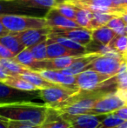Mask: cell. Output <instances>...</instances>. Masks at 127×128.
Segmentation results:
<instances>
[{"instance_id":"1","label":"cell","mask_w":127,"mask_h":128,"mask_svg":"<svg viewBox=\"0 0 127 128\" xmlns=\"http://www.w3.org/2000/svg\"><path fill=\"white\" fill-rule=\"evenodd\" d=\"M50 107L45 104L31 101H19L0 104V120L18 121L41 126L45 122Z\"/></svg>"},{"instance_id":"2","label":"cell","mask_w":127,"mask_h":128,"mask_svg":"<svg viewBox=\"0 0 127 128\" xmlns=\"http://www.w3.org/2000/svg\"><path fill=\"white\" fill-rule=\"evenodd\" d=\"M110 87L99 88L92 91L79 90L76 94L71 96L64 102L51 108L57 111L59 116H77L81 114H89L90 110L95 103L105 95L112 92Z\"/></svg>"},{"instance_id":"3","label":"cell","mask_w":127,"mask_h":128,"mask_svg":"<svg viewBox=\"0 0 127 128\" xmlns=\"http://www.w3.org/2000/svg\"><path fill=\"white\" fill-rule=\"evenodd\" d=\"M0 21L10 33H20L27 30L46 27L44 18L29 15H1Z\"/></svg>"},{"instance_id":"4","label":"cell","mask_w":127,"mask_h":128,"mask_svg":"<svg viewBox=\"0 0 127 128\" xmlns=\"http://www.w3.org/2000/svg\"><path fill=\"white\" fill-rule=\"evenodd\" d=\"M76 77V87L84 91H92L99 88L117 86V78L98 73L92 70H86Z\"/></svg>"},{"instance_id":"5","label":"cell","mask_w":127,"mask_h":128,"mask_svg":"<svg viewBox=\"0 0 127 128\" xmlns=\"http://www.w3.org/2000/svg\"><path fill=\"white\" fill-rule=\"evenodd\" d=\"M78 91L79 89L77 87L55 84L52 87L38 90L37 95L38 98L44 101V104H45L48 107L53 108L67 100Z\"/></svg>"},{"instance_id":"6","label":"cell","mask_w":127,"mask_h":128,"mask_svg":"<svg viewBox=\"0 0 127 128\" xmlns=\"http://www.w3.org/2000/svg\"><path fill=\"white\" fill-rule=\"evenodd\" d=\"M124 106L125 102L118 96L115 91L100 98L90 110L89 114L105 116L112 114Z\"/></svg>"},{"instance_id":"7","label":"cell","mask_w":127,"mask_h":128,"mask_svg":"<svg viewBox=\"0 0 127 128\" xmlns=\"http://www.w3.org/2000/svg\"><path fill=\"white\" fill-rule=\"evenodd\" d=\"M122 63L123 60L105 57V56H99L92 61L87 70H92L101 74L115 77L119 73Z\"/></svg>"},{"instance_id":"8","label":"cell","mask_w":127,"mask_h":128,"mask_svg":"<svg viewBox=\"0 0 127 128\" xmlns=\"http://www.w3.org/2000/svg\"><path fill=\"white\" fill-rule=\"evenodd\" d=\"M51 32V30L48 27L42 29H31L20 33H15L21 44L24 48H31L48 38V35Z\"/></svg>"},{"instance_id":"9","label":"cell","mask_w":127,"mask_h":128,"mask_svg":"<svg viewBox=\"0 0 127 128\" xmlns=\"http://www.w3.org/2000/svg\"><path fill=\"white\" fill-rule=\"evenodd\" d=\"M46 27L51 30H71V29L79 28L75 21L66 18L59 13L55 8L49 10L44 16Z\"/></svg>"},{"instance_id":"10","label":"cell","mask_w":127,"mask_h":128,"mask_svg":"<svg viewBox=\"0 0 127 128\" xmlns=\"http://www.w3.org/2000/svg\"><path fill=\"white\" fill-rule=\"evenodd\" d=\"M70 124L71 128H98L101 123V116L81 114L77 116H60Z\"/></svg>"},{"instance_id":"11","label":"cell","mask_w":127,"mask_h":128,"mask_svg":"<svg viewBox=\"0 0 127 128\" xmlns=\"http://www.w3.org/2000/svg\"><path fill=\"white\" fill-rule=\"evenodd\" d=\"M32 92H22L13 89L6 86L3 83H0V104H8V103L29 101L26 98L34 97Z\"/></svg>"},{"instance_id":"12","label":"cell","mask_w":127,"mask_h":128,"mask_svg":"<svg viewBox=\"0 0 127 128\" xmlns=\"http://www.w3.org/2000/svg\"><path fill=\"white\" fill-rule=\"evenodd\" d=\"M51 32L58 36H61V37L71 39L72 41L85 46V47L92 40V30L80 28V27L76 29H71V30H51Z\"/></svg>"},{"instance_id":"13","label":"cell","mask_w":127,"mask_h":128,"mask_svg":"<svg viewBox=\"0 0 127 128\" xmlns=\"http://www.w3.org/2000/svg\"><path fill=\"white\" fill-rule=\"evenodd\" d=\"M98 57H99L98 54H85L77 58L68 68L60 72L67 76H77L83 72L86 71L92 61Z\"/></svg>"},{"instance_id":"14","label":"cell","mask_w":127,"mask_h":128,"mask_svg":"<svg viewBox=\"0 0 127 128\" xmlns=\"http://www.w3.org/2000/svg\"><path fill=\"white\" fill-rule=\"evenodd\" d=\"M44 79L50 83L65 86H72L76 87V77L75 76H67L62 73L60 71H40L36 72Z\"/></svg>"},{"instance_id":"15","label":"cell","mask_w":127,"mask_h":128,"mask_svg":"<svg viewBox=\"0 0 127 128\" xmlns=\"http://www.w3.org/2000/svg\"><path fill=\"white\" fill-rule=\"evenodd\" d=\"M84 55L85 54L67 49L61 44L47 38V59H53L62 57H79Z\"/></svg>"},{"instance_id":"16","label":"cell","mask_w":127,"mask_h":128,"mask_svg":"<svg viewBox=\"0 0 127 128\" xmlns=\"http://www.w3.org/2000/svg\"><path fill=\"white\" fill-rule=\"evenodd\" d=\"M31 8L24 7L15 0H0V16L1 15H24Z\"/></svg>"},{"instance_id":"17","label":"cell","mask_w":127,"mask_h":128,"mask_svg":"<svg viewBox=\"0 0 127 128\" xmlns=\"http://www.w3.org/2000/svg\"><path fill=\"white\" fill-rule=\"evenodd\" d=\"M0 44L8 49L14 56H17L25 49L15 33H9L8 35L0 38Z\"/></svg>"},{"instance_id":"18","label":"cell","mask_w":127,"mask_h":128,"mask_svg":"<svg viewBox=\"0 0 127 128\" xmlns=\"http://www.w3.org/2000/svg\"><path fill=\"white\" fill-rule=\"evenodd\" d=\"M18 77H20L21 78L24 79L25 81L29 82L32 86H36L38 90L46 89V88L52 87V86H55V84L50 83V82H48V81H46L45 79H44L38 73L36 72L27 71L24 73H23V74L19 75Z\"/></svg>"},{"instance_id":"19","label":"cell","mask_w":127,"mask_h":128,"mask_svg":"<svg viewBox=\"0 0 127 128\" xmlns=\"http://www.w3.org/2000/svg\"><path fill=\"white\" fill-rule=\"evenodd\" d=\"M115 37L116 35L114 34V32L106 26L100 27L98 29L92 30V40L104 46H109Z\"/></svg>"},{"instance_id":"20","label":"cell","mask_w":127,"mask_h":128,"mask_svg":"<svg viewBox=\"0 0 127 128\" xmlns=\"http://www.w3.org/2000/svg\"><path fill=\"white\" fill-rule=\"evenodd\" d=\"M40 128H71V126L58 115L57 111L50 108L47 118Z\"/></svg>"},{"instance_id":"21","label":"cell","mask_w":127,"mask_h":128,"mask_svg":"<svg viewBox=\"0 0 127 128\" xmlns=\"http://www.w3.org/2000/svg\"><path fill=\"white\" fill-rule=\"evenodd\" d=\"M48 38L54 41V42L58 43V44H61V46H64V47L67 48V49L72 50V51H76V52H79L84 54H87L85 46H81V44H78V43L74 42V41H72L71 39L67 38L61 37V36H58V35H57V34L51 32V33L48 35Z\"/></svg>"},{"instance_id":"22","label":"cell","mask_w":127,"mask_h":128,"mask_svg":"<svg viewBox=\"0 0 127 128\" xmlns=\"http://www.w3.org/2000/svg\"><path fill=\"white\" fill-rule=\"evenodd\" d=\"M4 84L13 88V89L18 90L22 92H37V89L36 86H32L29 82L25 81L24 79L21 78L20 77H10L4 83Z\"/></svg>"},{"instance_id":"23","label":"cell","mask_w":127,"mask_h":128,"mask_svg":"<svg viewBox=\"0 0 127 128\" xmlns=\"http://www.w3.org/2000/svg\"><path fill=\"white\" fill-rule=\"evenodd\" d=\"M0 64L3 66L6 72L10 77H17L23 74L25 72L30 71L29 69L17 63L13 58L11 59H0Z\"/></svg>"},{"instance_id":"24","label":"cell","mask_w":127,"mask_h":128,"mask_svg":"<svg viewBox=\"0 0 127 128\" xmlns=\"http://www.w3.org/2000/svg\"><path fill=\"white\" fill-rule=\"evenodd\" d=\"M20 4L27 8H37V9H51L55 8L58 4L57 0H15Z\"/></svg>"},{"instance_id":"25","label":"cell","mask_w":127,"mask_h":128,"mask_svg":"<svg viewBox=\"0 0 127 128\" xmlns=\"http://www.w3.org/2000/svg\"><path fill=\"white\" fill-rule=\"evenodd\" d=\"M13 59L19 64L32 72H33V69L36 66V63H37V60H35L31 51L28 48H25L24 51H22L20 53L15 56Z\"/></svg>"},{"instance_id":"26","label":"cell","mask_w":127,"mask_h":128,"mask_svg":"<svg viewBox=\"0 0 127 128\" xmlns=\"http://www.w3.org/2000/svg\"><path fill=\"white\" fill-rule=\"evenodd\" d=\"M115 15L109 13H92V19L91 21V24L88 27L89 30H94L100 27L106 26L111 19H112Z\"/></svg>"},{"instance_id":"27","label":"cell","mask_w":127,"mask_h":128,"mask_svg":"<svg viewBox=\"0 0 127 128\" xmlns=\"http://www.w3.org/2000/svg\"><path fill=\"white\" fill-rule=\"evenodd\" d=\"M92 19V12L86 9L78 8L77 7V12L76 17H75V23L80 28L87 29L91 24V21Z\"/></svg>"},{"instance_id":"28","label":"cell","mask_w":127,"mask_h":128,"mask_svg":"<svg viewBox=\"0 0 127 128\" xmlns=\"http://www.w3.org/2000/svg\"><path fill=\"white\" fill-rule=\"evenodd\" d=\"M55 9L59 12L61 15L65 17L66 18L70 20H75L77 12V7L73 4L67 2H62V3H58V4L55 6Z\"/></svg>"},{"instance_id":"29","label":"cell","mask_w":127,"mask_h":128,"mask_svg":"<svg viewBox=\"0 0 127 128\" xmlns=\"http://www.w3.org/2000/svg\"><path fill=\"white\" fill-rule=\"evenodd\" d=\"M67 3L73 4L74 6L81 8L84 6L89 5H96V6H105V7H112V0H67Z\"/></svg>"},{"instance_id":"30","label":"cell","mask_w":127,"mask_h":128,"mask_svg":"<svg viewBox=\"0 0 127 128\" xmlns=\"http://www.w3.org/2000/svg\"><path fill=\"white\" fill-rule=\"evenodd\" d=\"M28 49L31 51L35 60L44 61L47 59V39Z\"/></svg>"},{"instance_id":"31","label":"cell","mask_w":127,"mask_h":128,"mask_svg":"<svg viewBox=\"0 0 127 128\" xmlns=\"http://www.w3.org/2000/svg\"><path fill=\"white\" fill-rule=\"evenodd\" d=\"M126 23L121 17H114L112 19L109 21L106 24V27L112 30L116 36H125L126 34Z\"/></svg>"},{"instance_id":"32","label":"cell","mask_w":127,"mask_h":128,"mask_svg":"<svg viewBox=\"0 0 127 128\" xmlns=\"http://www.w3.org/2000/svg\"><path fill=\"white\" fill-rule=\"evenodd\" d=\"M109 46L117 51L121 55H125L127 48V35L125 36H116Z\"/></svg>"},{"instance_id":"33","label":"cell","mask_w":127,"mask_h":128,"mask_svg":"<svg viewBox=\"0 0 127 128\" xmlns=\"http://www.w3.org/2000/svg\"><path fill=\"white\" fill-rule=\"evenodd\" d=\"M123 122L124 121L121 118L112 113V114L105 115V118L102 120L101 123L99 124L98 128H113L121 125Z\"/></svg>"},{"instance_id":"34","label":"cell","mask_w":127,"mask_h":128,"mask_svg":"<svg viewBox=\"0 0 127 128\" xmlns=\"http://www.w3.org/2000/svg\"><path fill=\"white\" fill-rule=\"evenodd\" d=\"M8 128H40L38 126H34L29 123L18 121H6Z\"/></svg>"},{"instance_id":"35","label":"cell","mask_w":127,"mask_h":128,"mask_svg":"<svg viewBox=\"0 0 127 128\" xmlns=\"http://www.w3.org/2000/svg\"><path fill=\"white\" fill-rule=\"evenodd\" d=\"M14 57L15 56L11 52L0 44V59H11Z\"/></svg>"},{"instance_id":"36","label":"cell","mask_w":127,"mask_h":128,"mask_svg":"<svg viewBox=\"0 0 127 128\" xmlns=\"http://www.w3.org/2000/svg\"><path fill=\"white\" fill-rule=\"evenodd\" d=\"M113 114L121 118L123 121H127V106H124L123 107L119 108V110L114 112Z\"/></svg>"},{"instance_id":"37","label":"cell","mask_w":127,"mask_h":128,"mask_svg":"<svg viewBox=\"0 0 127 128\" xmlns=\"http://www.w3.org/2000/svg\"><path fill=\"white\" fill-rule=\"evenodd\" d=\"M10 77V76L6 72L3 66L0 64V83H4Z\"/></svg>"},{"instance_id":"38","label":"cell","mask_w":127,"mask_h":128,"mask_svg":"<svg viewBox=\"0 0 127 128\" xmlns=\"http://www.w3.org/2000/svg\"><path fill=\"white\" fill-rule=\"evenodd\" d=\"M9 33H10V32H9L8 30H7L6 29L4 28V26H3V24H2V22H1V21H0V38L3 37V36L8 35Z\"/></svg>"},{"instance_id":"39","label":"cell","mask_w":127,"mask_h":128,"mask_svg":"<svg viewBox=\"0 0 127 128\" xmlns=\"http://www.w3.org/2000/svg\"><path fill=\"white\" fill-rule=\"evenodd\" d=\"M0 128H8V127H7L6 121L0 120Z\"/></svg>"},{"instance_id":"40","label":"cell","mask_w":127,"mask_h":128,"mask_svg":"<svg viewBox=\"0 0 127 128\" xmlns=\"http://www.w3.org/2000/svg\"><path fill=\"white\" fill-rule=\"evenodd\" d=\"M58 3H62V2H64V1H67V0H57Z\"/></svg>"},{"instance_id":"41","label":"cell","mask_w":127,"mask_h":128,"mask_svg":"<svg viewBox=\"0 0 127 128\" xmlns=\"http://www.w3.org/2000/svg\"><path fill=\"white\" fill-rule=\"evenodd\" d=\"M126 35H127V24H126Z\"/></svg>"},{"instance_id":"42","label":"cell","mask_w":127,"mask_h":128,"mask_svg":"<svg viewBox=\"0 0 127 128\" xmlns=\"http://www.w3.org/2000/svg\"><path fill=\"white\" fill-rule=\"evenodd\" d=\"M125 55H127V48H126V54H125ZM124 56V55H123Z\"/></svg>"},{"instance_id":"43","label":"cell","mask_w":127,"mask_h":128,"mask_svg":"<svg viewBox=\"0 0 127 128\" xmlns=\"http://www.w3.org/2000/svg\"><path fill=\"white\" fill-rule=\"evenodd\" d=\"M126 7H127V5H126Z\"/></svg>"},{"instance_id":"44","label":"cell","mask_w":127,"mask_h":128,"mask_svg":"<svg viewBox=\"0 0 127 128\" xmlns=\"http://www.w3.org/2000/svg\"></svg>"}]
</instances>
